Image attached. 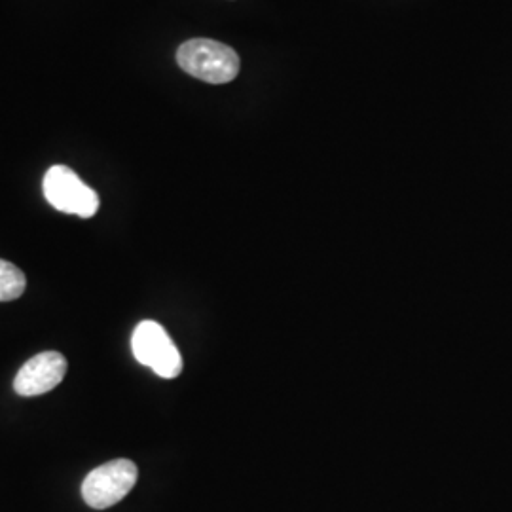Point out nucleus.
<instances>
[{
    "label": "nucleus",
    "instance_id": "nucleus-6",
    "mask_svg": "<svg viewBox=\"0 0 512 512\" xmlns=\"http://www.w3.org/2000/svg\"><path fill=\"white\" fill-rule=\"evenodd\" d=\"M27 287V279L18 266L8 260H0V302L19 298Z\"/></svg>",
    "mask_w": 512,
    "mask_h": 512
},
{
    "label": "nucleus",
    "instance_id": "nucleus-3",
    "mask_svg": "<svg viewBox=\"0 0 512 512\" xmlns=\"http://www.w3.org/2000/svg\"><path fill=\"white\" fill-rule=\"evenodd\" d=\"M131 349L141 365L154 370L160 378L173 380L183 372L181 351L156 321H141L131 336Z\"/></svg>",
    "mask_w": 512,
    "mask_h": 512
},
{
    "label": "nucleus",
    "instance_id": "nucleus-5",
    "mask_svg": "<svg viewBox=\"0 0 512 512\" xmlns=\"http://www.w3.org/2000/svg\"><path fill=\"white\" fill-rule=\"evenodd\" d=\"M67 374V359L57 351H44L19 368L14 389L21 397H37L55 389Z\"/></svg>",
    "mask_w": 512,
    "mask_h": 512
},
{
    "label": "nucleus",
    "instance_id": "nucleus-2",
    "mask_svg": "<svg viewBox=\"0 0 512 512\" xmlns=\"http://www.w3.org/2000/svg\"><path fill=\"white\" fill-rule=\"evenodd\" d=\"M42 190L48 203L67 215L92 219L99 209L97 192L84 183L71 167L54 165L42 181Z\"/></svg>",
    "mask_w": 512,
    "mask_h": 512
},
{
    "label": "nucleus",
    "instance_id": "nucleus-1",
    "mask_svg": "<svg viewBox=\"0 0 512 512\" xmlns=\"http://www.w3.org/2000/svg\"><path fill=\"white\" fill-rule=\"evenodd\" d=\"M177 63L184 73L209 84H228L239 73L236 50L209 38H194L181 44Z\"/></svg>",
    "mask_w": 512,
    "mask_h": 512
},
{
    "label": "nucleus",
    "instance_id": "nucleus-4",
    "mask_svg": "<svg viewBox=\"0 0 512 512\" xmlns=\"http://www.w3.org/2000/svg\"><path fill=\"white\" fill-rule=\"evenodd\" d=\"M139 471L129 459H114L97 469L82 482V497L92 509H109L120 503L137 484Z\"/></svg>",
    "mask_w": 512,
    "mask_h": 512
}]
</instances>
